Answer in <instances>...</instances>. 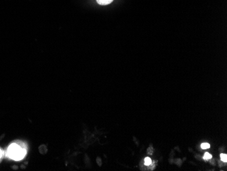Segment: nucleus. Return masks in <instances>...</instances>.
<instances>
[{
	"label": "nucleus",
	"instance_id": "nucleus-8",
	"mask_svg": "<svg viewBox=\"0 0 227 171\" xmlns=\"http://www.w3.org/2000/svg\"><path fill=\"white\" fill-rule=\"evenodd\" d=\"M2 154H3L2 151V150H1V149H0V159H1L2 156Z\"/></svg>",
	"mask_w": 227,
	"mask_h": 171
},
{
	"label": "nucleus",
	"instance_id": "nucleus-1",
	"mask_svg": "<svg viewBox=\"0 0 227 171\" xmlns=\"http://www.w3.org/2000/svg\"><path fill=\"white\" fill-rule=\"evenodd\" d=\"M26 149L16 143H13L9 147L8 155L10 158L15 160H20L26 155Z\"/></svg>",
	"mask_w": 227,
	"mask_h": 171
},
{
	"label": "nucleus",
	"instance_id": "nucleus-7",
	"mask_svg": "<svg viewBox=\"0 0 227 171\" xmlns=\"http://www.w3.org/2000/svg\"><path fill=\"white\" fill-rule=\"evenodd\" d=\"M152 151H153V149H152L151 147H150V148H149V149H148V152L149 154H152Z\"/></svg>",
	"mask_w": 227,
	"mask_h": 171
},
{
	"label": "nucleus",
	"instance_id": "nucleus-3",
	"mask_svg": "<svg viewBox=\"0 0 227 171\" xmlns=\"http://www.w3.org/2000/svg\"><path fill=\"white\" fill-rule=\"evenodd\" d=\"M211 158H212V155L210 154H209V153L207 152V153H205V154H204V160H205V161L210 160Z\"/></svg>",
	"mask_w": 227,
	"mask_h": 171
},
{
	"label": "nucleus",
	"instance_id": "nucleus-2",
	"mask_svg": "<svg viewBox=\"0 0 227 171\" xmlns=\"http://www.w3.org/2000/svg\"><path fill=\"white\" fill-rule=\"evenodd\" d=\"M97 4L101 6H106L108 5L114 1V0H96Z\"/></svg>",
	"mask_w": 227,
	"mask_h": 171
},
{
	"label": "nucleus",
	"instance_id": "nucleus-4",
	"mask_svg": "<svg viewBox=\"0 0 227 171\" xmlns=\"http://www.w3.org/2000/svg\"><path fill=\"white\" fill-rule=\"evenodd\" d=\"M144 163H145V165H146V166H149L151 163H152V160L150 158H146L144 159Z\"/></svg>",
	"mask_w": 227,
	"mask_h": 171
},
{
	"label": "nucleus",
	"instance_id": "nucleus-6",
	"mask_svg": "<svg viewBox=\"0 0 227 171\" xmlns=\"http://www.w3.org/2000/svg\"><path fill=\"white\" fill-rule=\"evenodd\" d=\"M201 149H209V148H210V144H208L207 143H204L201 144Z\"/></svg>",
	"mask_w": 227,
	"mask_h": 171
},
{
	"label": "nucleus",
	"instance_id": "nucleus-5",
	"mask_svg": "<svg viewBox=\"0 0 227 171\" xmlns=\"http://www.w3.org/2000/svg\"><path fill=\"white\" fill-rule=\"evenodd\" d=\"M220 158L224 162H226L227 161V155L225 154H220Z\"/></svg>",
	"mask_w": 227,
	"mask_h": 171
}]
</instances>
